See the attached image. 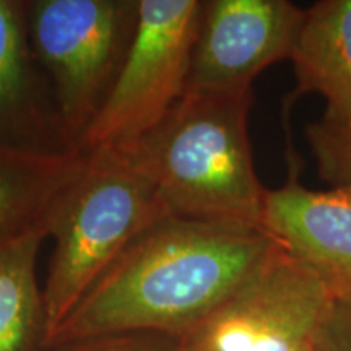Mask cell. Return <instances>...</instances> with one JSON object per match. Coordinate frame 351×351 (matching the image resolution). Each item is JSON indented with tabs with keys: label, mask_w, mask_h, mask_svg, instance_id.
<instances>
[{
	"label": "cell",
	"mask_w": 351,
	"mask_h": 351,
	"mask_svg": "<svg viewBox=\"0 0 351 351\" xmlns=\"http://www.w3.org/2000/svg\"><path fill=\"white\" fill-rule=\"evenodd\" d=\"M276 245L257 225L166 215L96 280L46 350L112 333L181 337L256 274Z\"/></svg>",
	"instance_id": "cell-1"
},
{
	"label": "cell",
	"mask_w": 351,
	"mask_h": 351,
	"mask_svg": "<svg viewBox=\"0 0 351 351\" xmlns=\"http://www.w3.org/2000/svg\"><path fill=\"white\" fill-rule=\"evenodd\" d=\"M252 91L186 93L166 119L117 148L155 186L168 215L262 226L267 189L249 137Z\"/></svg>",
	"instance_id": "cell-2"
},
{
	"label": "cell",
	"mask_w": 351,
	"mask_h": 351,
	"mask_svg": "<svg viewBox=\"0 0 351 351\" xmlns=\"http://www.w3.org/2000/svg\"><path fill=\"white\" fill-rule=\"evenodd\" d=\"M166 215L155 186L124 152L88 153L47 226L56 247L43 289L46 346L127 245Z\"/></svg>",
	"instance_id": "cell-3"
},
{
	"label": "cell",
	"mask_w": 351,
	"mask_h": 351,
	"mask_svg": "<svg viewBox=\"0 0 351 351\" xmlns=\"http://www.w3.org/2000/svg\"><path fill=\"white\" fill-rule=\"evenodd\" d=\"M29 46L73 147L117 80L138 19V0H26Z\"/></svg>",
	"instance_id": "cell-4"
},
{
	"label": "cell",
	"mask_w": 351,
	"mask_h": 351,
	"mask_svg": "<svg viewBox=\"0 0 351 351\" xmlns=\"http://www.w3.org/2000/svg\"><path fill=\"white\" fill-rule=\"evenodd\" d=\"M202 0H138L129 54L78 150L124 148L158 127L187 93Z\"/></svg>",
	"instance_id": "cell-5"
},
{
	"label": "cell",
	"mask_w": 351,
	"mask_h": 351,
	"mask_svg": "<svg viewBox=\"0 0 351 351\" xmlns=\"http://www.w3.org/2000/svg\"><path fill=\"white\" fill-rule=\"evenodd\" d=\"M332 300L313 271L276 245L226 301L178 337L179 350L314 351Z\"/></svg>",
	"instance_id": "cell-6"
},
{
	"label": "cell",
	"mask_w": 351,
	"mask_h": 351,
	"mask_svg": "<svg viewBox=\"0 0 351 351\" xmlns=\"http://www.w3.org/2000/svg\"><path fill=\"white\" fill-rule=\"evenodd\" d=\"M302 19L289 0H202L187 93L252 91L263 70L289 60Z\"/></svg>",
	"instance_id": "cell-7"
},
{
	"label": "cell",
	"mask_w": 351,
	"mask_h": 351,
	"mask_svg": "<svg viewBox=\"0 0 351 351\" xmlns=\"http://www.w3.org/2000/svg\"><path fill=\"white\" fill-rule=\"evenodd\" d=\"M262 228L333 298H351V189L311 191L293 176L267 189Z\"/></svg>",
	"instance_id": "cell-8"
},
{
	"label": "cell",
	"mask_w": 351,
	"mask_h": 351,
	"mask_svg": "<svg viewBox=\"0 0 351 351\" xmlns=\"http://www.w3.org/2000/svg\"><path fill=\"white\" fill-rule=\"evenodd\" d=\"M0 140L43 150H78L65 137L33 56L23 0H0Z\"/></svg>",
	"instance_id": "cell-9"
},
{
	"label": "cell",
	"mask_w": 351,
	"mask_h": 351,
	"mask_svg": "<svg viewBox=\"0 0 351 351\" xmlns=\"http://www.w3.org/2000/svg\"><path fill=\"white\" fill-rule=\"evenodd\" d=\"M88 153L43 150L0 140V245L33 231L47 236L60 197L85 168Z\"/></svg>",
	"instance_id": "cell-10"
},
{
	"label": "cell",
	"mask_w": 351,
	"mask_h": 351,
	"mask_svg": "<svg viewBox=\"0 0 351 351\" xmlns=\"http://www.w3.org/2000/svg\"><path fill=\"white\" fill-rule=\"evenodd\" d=\"M289 60L295 96L320 95L326 116L351 124V0H320L304 8Z\"/></svg>",
	"instance_id": "cell-11"
},
{
	"label": "cell",
	"mask_w": 351,
	"mask_h": 351,
	"mask_svg": "<svg viewBox=\"0 0 351 351\" xmlns=\"http://www.w3.org/2000/svg\"><path fill=\"white\" fill-rule=\"evenodd\" d=\"M46 238L33 231L0 245V351H46V313L36 280Z\"/></svg>",
	"instance_id": "cell-12"
},
{
	"label": "cell",
	"mask_w": 351,
	"mask_h": 351,
	"mask_svg": "<svg viewBox=\"0 0 351 351\" xmlns=\"http://www.w3.org/2000/svg\"><path fill=\"white\" fill-rule=\"evenodd\" d=\"M306 140L322 181L351 189V124L322 116L306 127Z\"/></svg>",
	"instance_id": "cell-13"
},
{
	"label": "cell",
	"mask_w": 351,
	"mask_h": 351,
	"mask_svg": "<svg viewBox=\"0 0 351 351\" xmlns=\"http://www.w3.org/2000/svg\"><path fill=\"white\" fill-rule=\"evenodd\" d=\"M46 351H181L178 337L156 332H127L52 346Z\"/></svg>",
	"instance_id": "cell-14"
},
{
	"label": "cell",
	"mask_w": 351,
	"mask_h": 351,
	"mask_svg": "<svg viewBox=\"0 0 351 351\" xmlns=\"http://www.w3.org/2000/svg\"><path fill=\"white\" fill-rule=\"evenodd\" d=\"M315 351H351V298H333L315 339Z\"/></svg>",
	"instance_id": "cell-15"
},
{
	"label": "cell",
	"mask_w": 351,
	"mask_h": 351,
	"mask_svg": "<svg viewBox=\"0 0 351 351\" xmlns=\"http://www.w3.org/2000/svg\"><path fill=\"white\" fill-rule=\"evenodd\" d=\"M314 351H315V350H314Z\"/></svg>",
	"instance_id": "cell-16"
}]
</instances>
